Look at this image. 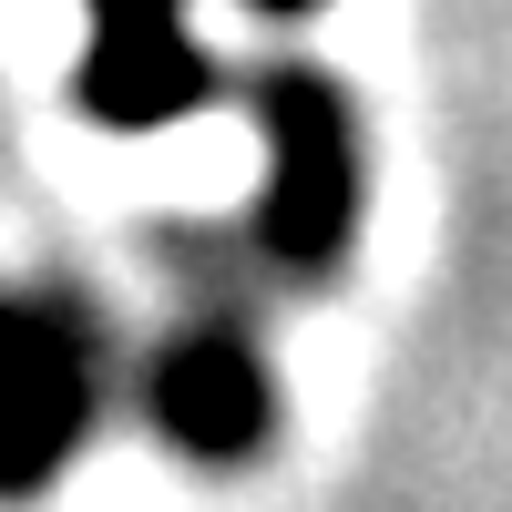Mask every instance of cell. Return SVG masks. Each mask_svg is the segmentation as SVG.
<instances>
[{"label": "cell", "mask_w": 512, "mask_h": 512, "mask_svg": "<svg viewBox=\"0 0 512 512\" xmlns=\"http://www.w3.org/2000/svg\"><path fill=\"white\" fill-rule=\"evenodd\" d=\"M144 420L205 472H246L277 441V369L246 328H185L144 359Z\"/></svg>", "instance_id": "obj_4"}, {"label": "cell", "mask_w": 512, "mask_h": 512, "mask_svg": "<svg viewBox=\"0 0 512 512\" xmlns=\"http://www.w3.org/2000/svg\"><path fill=\"white\" fill-rule=\"evenodd\" d=\"M236 11H256V21H308L318 0H236Z\"/></svg>", "instance_id": "obj_5"}, {"label": "cell", "mask_w": 512, "mask_h": 512, "mask_svg": "<svg viewBox=\"0 0 512 512\" xmlns=\"http://www.w3.org/2000/svg\"><path fill=\"white\" fill-rule=\"evenodd\" d=\"M103 420V318L62 287H0V502H41Z\"/></svg>", "instance_id": "obj_2"}, {"label": "cell", "mask_w": 512, "mask_h": 512, "mask_svg": "<svg viewBox=\"0 0 512 512\" xmlns=\"http://www.w3.org/2000/svg\"><path fill=\"white\" fill-rule=\"evenodd\" d=\"M236 103L267 144V195H256V256L287 277V287H328L349 277V246L369 216V164H359V113L328 72L308 62H267L256 82H236Z\"/></svg>", "instance_id": "obj_1"}, {"label": "cell", "mask_w": 512, "mask_h": 512, "mask_svg": "<svg viewBox=\"0 0 512 512\" xmlns=\"http://www.w3.org/2000/svg\"><path fill=\"white\" fill-rule=\"evenodd\" d=\"M82 11H93V41L72 62V103L103 134H164L236 93L226 62L185 31V0H82Z\"/></svg>", "instance_id": "obj_3"}]
</instances>
